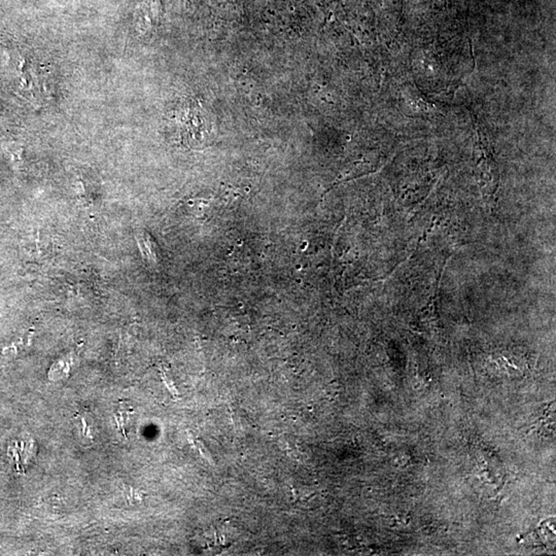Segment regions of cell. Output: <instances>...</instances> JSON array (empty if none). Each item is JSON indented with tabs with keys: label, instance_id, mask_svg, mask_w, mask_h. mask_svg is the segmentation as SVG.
<instances>
[{
	"label": "cell",
	"instance_id": "obj_2",
	"mask_svg": "<svg viewBox=\"0 0 556 556\" xmlns=\"http://www.w3.org/2000/svg\"><path fill=\"white\" fill-rule=\"evenodd\" d=\"M196 444H197V447L198 450H199L201 455H202V457H204V459L207 460V462H210V464H214V459H212L210 452H207V447H205V446L203 445V444L201 443L200 441H196Z\"/></svg>",
	"mask_w": 556,
	"mask_h": 556
},
{
	"label": "cell",
	"instance_id": "obj_4",
	"mask_svg": "<svg viewBox=\"0 0 556 556\" xmlns=\"http://www.w3.org/2000/svg\"><path fill=\"white\" fill-rule=\"evenodd\" d=\"M162 377H163V380H164L166 387H167L170 392H172V394H174V397L179 396V392H177V389H175L174 383H172V380L168 379V378L166 377L164 373L162 374Z\"/></svg>",
	"mask_w": 556,
	"mask_h": 556
},
{
	"label": "cell",
	"instance_id": "obj_1",
	"mask_svg": "<svg viewBox=\"0 0 556 556\" xmlns=\"http://www.w3.org/2000/svg\"><path fill=\"white\" fill-rule=\"evenodd\" d=\"M137 244H139L140 252H142V257L144 260L152 262L155 259V254H154L153 247H152L151 240H149V236L146 233L142 232L136 236Z\"/></svg>",
	"mask_w": 556,
	"mask_h": 556
},
{
	"label": "cell",
	"instance_id": "obj_3",
	"mask_svg": "<svg viewBox=\"0 0 556 556\" xmlns=\"http://www.w3.org/2000/svg\"><path fill=\"white\" fill-rule=\"evenodd\" d=\"M125 495L129 501H132V499L136 500V501L137 500H142V495H139L136 490L131 487H125Z\"/></svg>",
	"mask_w": 556,
	"mask_h": 556
}]
</instances>
